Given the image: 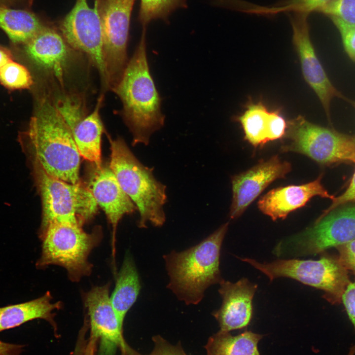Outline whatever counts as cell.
I'll use <instances>...</instances> for the list:
<instances>
[{
    "label": "cell",
    "instance_id": "obj_1",
    "mask_svg": "<svg viewBox=\"0 0 355 355\" xmlns=\"http://www.w3.org/2000/svg\"><path fill=\"white\" fill-rule=\"evenodd\" d=\"M21 142L23 149L36 159L49 175L69 183L81 182V156L72 133L54 102L42 99L32 117Z\"/></svg>",
    "mask_w": 355,
    "mask_h": 355
},
{
    "label": "cell",
    "instance_id": "obj_2",
    "mask_svg": "<svg viewBox=\"0 0 355 355\" xmlns=\"http://www.w3.org/2000/svg\"><path fill=\"white\" fill-rule=\"evenodd\" d=\"M112 91L122 103V116L133 134V144H148L151 135L163 126L165 116L149 69L146 33H142L132 57Z\"/></svg>",
    "mask_w": 355,
    "mask_h": 355
},
{
    "label": "cell",
    "instance_id": "obj_3",
    "mask_svg": "<svg viewBox=\"0 0 355 355\" xmlns=\"http://www.w3.org/2000/svg\"><path fill=\"white\" fill-rule=\"evenodd\" d=\"M228 226L226 222L197 245L163 256L169 277L167 287L186 304H198L209 287L223 280L219 259Z\"/></svg>",
    "mask_w": 355,
    "mask_h": 355
},
{
    "label": "cell",
    "instance_id": "obj_4",
    "mask_svg": "<svg viewBox=\"0 0 355 355\" xmlns=\"http://www.w3.org/2000/svg\"><path fill=\"white\" fill-rule=\"evenodd\" d=\"M109 167L139 211L138 227L146 228L148 222L156 227L162 226L166 221V186L156 179L152 169L139 161L122 139H109Z\"/></svg>",
    "mask_w": 355,
    "mask_h": 355
},
{
    "label": "cell",
    "instance_id": "obj_5",
    "mask_svg": "<svg viewBox=\"0 0 355 355\" xmlns=\"http://www.w3.org/2000/svg\"><path fill=\"white\" fill-rule=\"evenodd\" d=\"M31 160L42 207L39 237L50 224L82 226L94 217L98 204L87 185L81 182L73 184L57 178L47 173L36 159Z\"/></svg>",
    "mask_w": 355,
    "mask_h": 355
},
{
    "label": "cell",
    "instance_id": "obj_6",
    "mask_svg": "<svg viewBox=\"0 0 355 355\" xmlns=\"http://www.w3.org/2000/svg\"><path fill=\"white\" fill-rule=\"evenodd\" d=\"M39 238L42 249L36 267L62 266L70 280L75 282L91 274L92 265L88 256L101 241L102 232L99 227L88 233L80 225L54 223L50 224Z\"/></svg>",
    "mask_w": 355,
    "mask_h": 355
},
{
    "label": "cell",
    "instance_id": "obj_7",
    "mask_svg": "<svg viewBox=\"0 0 355 355\" xmlns=\"http://www.w3.org/2000/svg\"><path fill=\"white\" fill-rule=\"evenodd\" d=\"M264 274L270 281L284 277L324 292L323 297L332 304L341 301L342 295L350 282L348 271L338 257L322 254L318 260L279 259L260 263L253 259L240 258Z\"/></svg>",
    "mask_w": 355,
    "mask_h": 355
},
{
    "label": "cell",
    "instance_id": "obj_8",
    "mask_svg": "<svg viewBox=\"0 0 355 355\" xmlns=\"http://www.w3.org/2000/svg\"><path fill=\"white\" fill-rule=\"evenodd\" d=\"M355 239V203L322 214L302 232L281 241L273 253L278 257L317 254Z\"/></svg>",
    "mask_w": 355,
    "mask_h": 355
},
{
    "label": "cell",
    "instance_id": "obj_9",
    "mask_svg": "<svg viewBox=\"0 0 355 355\" xmlns=\"http://www.w3.org/2000/svg\"><path fill=\"white\" fill-rule=\"evenodd\" d=\"M284 137L282 152L300 153L323 165L355 164L354 137L313 124L301 116L288 123Z\"/></svg>",
    "mask_w": 355,
    "mask_h": 355
},
{
    "label": "cell",
    "instance_id": "obj_10",
    "mask_svg": "<svg viewBox=\"0 0 355 355\" xmlns=\"http://www.w3.org/2000/svg\"><path fill=\"white\" fill-rule=\"evenodd\" d=\"M103 40L108 89L119 82L128 64L127 47L130 20L136 0H96Z\"/></svg>",
    "mask_w": 355,
    "mask_h": 355
},
{
    "label": "cell",
    "instance_id": "obj_11",
    "mask_svg": "<svg viewBox=\"0 0 355 355\" xmlns=\"http://www.w3.org/2000/svg\"><path fill=\"white\" fill-rule=\"evenodd\" d=\"M59 30L67 44L88 57L98 70L104 87L108 89L97 1L91 8L87 0H76L71 11L60 22Z\"/></svg>",
    "mask_w": 355,
    "mask_h": 355
},
{
    "label": "cell",
    "instance_id": "obj_12",
    "mask_svg": "<svg viewBox=\"0 0 355 355\" xmlns=\"http://www.w3.org/2000/svg\"><path fill=\"white\" fill-rule=\"evenodd\" d=\"M307 14L297 13L292 21L293 43L299 57L303 75L318 97L329 120L330 106L335 97L345 99L330 81L311 41Z\"/></svg>",
    "mask_w": 355,
    "mask_h": 355
},
{
    "label": "cell",
    "instance_id": "obj_13",
    "mask_svg": "<svg viewBox=\"0 0 355 355\" xmlns=\"http://www.w3.org/2000/svg\"><path fill=\"white\" fill-rule=\"evenodd\" d=\"M291 170L290 163L275 155L233 176L230 217L235 219L241 216L269 185L278 179L285 178Z\"/></svg>",
    "mask_w": 355,
    "mask_h": 355
},
{
    "label": "cell",
    "instance_id": "obj_14",
    "mask_svg": "<svg viewBox=\"0 0 355 355\" xmlns=\"http://www.w3.org/2000/svg\"><path fill=\"white\" fill-rule=\"evenodd\" d=\"M94 166L89 174L87 186L112 226L114 254L118 223L125 214L133 213L137 208L121 188L109 166Z\"/></svg>",
    "mask_w": 355,
    "mask_h": 355
},
{
    "label": "cell",
    "instance_id": "obj_15",
    "mask_svg": "<svg viewBox=\"0 0 355 355\" xmlns=\"http://www.w3.org/2000/svg\"><path fill=\"white\" fill-rule=\"evenodd\" d=\"M219 285L222 304L213 313L219 331L230 332L245 328L252 318V301L257 285L245 278L234 283L223 280Z\"/></svg>",
    "mask_w": 355,
    "mask_h": 355
},
{
    "label": "cell",
    "instance_id": "obj_16",
    "mask_svg": "<svg viewBox=\"0 0 355 355\" xmlns=\"http://www.w3.org/2000/svg\"><path fill=\"white\" fill-rule=\"evenodd\" d=\"M110 283L92 287L84 296L90 324V335L100 339L102 344L123 348L127 342L110 300Z\"/></svg>",
    "mask_w": 355,
    "mask_h": 355
},
{
    "label": "cell",
    "instance_id": "obj_17",
    "mask_svg": "<svg viewBox=\"0 0 355 355\" xmlns=\"http://www.w3.org/2000/svg\"><path fill=\"white\" fill-rule=\"evenodd\" d=\"M322 176L300 185L280 187L269 191L259 200L257 206L264 214L275 221L284 219L292 212L304 206L312 198L320 196L333 200L335 197L321 182Z\"/></svg>",
    "mask_w": 355,
    "mask_h": 355
},
{
    "label": "cell",
    "instance_id": "obj_18",
    "mask_svg": "<svg viewBox=\"0 0 355 355\" xmlns=\"http://www.w3.org/2000/svg\"><path fill=\"white\" fill-rule=\"evenodd\" d=\"M25 51L36 65L63 83L69 51L67 42L58 32L46 25L26 43Z\"/></svg>",
    "mask_w": 355,
    "mask_h": 355
},
{
    "label": "cell",
    "instance_id": "obj_19",
    "mask_svg": "<svg viewBox=\"0 0 355 355\" xmlns=\"http://www.w3.org/2000/svg\"><path fill=\"white\" fill-rule=\"evenodd\" d=\"M60 301L52 302L51 293L23 303L0 307V332L19 326L36 319H43L55 327L56 310L62 307Z\"/></svg>",
    "mask_w": 355,
    "mask_h": 355
},
{
    "label": "cell",
    "instance_id": "obj_20",
    "mask_svg": "<svg viewBox=\"0 0 355 355\" xmlns=\"http://www.w3.org/2000/svg\"><path fill=\"white\" fill-rule=\"evenodd\" d=\"M103 97L98 99L96 107L70 130L81 157L94 163L97 167L102 165L101 159V137L103 125L100 109Z\"/></svg>",
    "mask_w": 355,
    "mask_h": 355
},
{
    "label": "cell",
    "instance_id": "obj_21",
    "mask_svg": "<svg viewBox=\"0 0 355 355\" xmlns=\"http://www.w3.org/2000/svg\"><path fill=\"white\" fill-rule=\"evenodd\" d=\"M140 289L139 276L134 261L131 256L127 255L110 296L111 304L122 327L125 317L136 301Z\"/></svg>",
    "mask_w": 355,
    "mask_h": 355
},
{
    "label": "cell",
    "instance_id": "obj_22",
    "mask_svg": "<svg viewBox=\"0 0 355 355\" xmlns=\"http://www.w3.org/2000/svg\"><path fill=\"white\" fill-rule=\"evenodd\" d=\"M46 25L30 11L0 5V28L15 43H27Z\"/></svg>",
    "mask_w": 355,
    "mask_h": 355
},
{
    "label": "cell",
    "instance_id": "obj_23",
    "mask_svg": "<svg viewBox=\"0 0 355 355\" xmlns=\"http://www.w3.org/2000/svg\"><path fill=\"white\" fill-rule=\"evenodd\" d=\"M262 335L245 331L237 335L218 331L205 346L207 355H260L258 344Z\"/></svg>",
    "mask_w": 355,
    "mask_h": 355
},
{
    "label": "cell",
    "instance_id": "obj_24",
    "mask_svg": "<svg viewBox=\"0 0 355 355\" xmlns=\"http://www.w3.org/2000/svg\"><path fill=\"white\" fill-rule=\"evenodd\" d=\"M269 112L261 103H251L236 119L243 129L245 139L254 147L268 142L267 123Z\"/></svg>",
    "mask_w": 355,
    "mask_h": 355
},
{
    "label": "cell",
    "instance_id": "obj_25",
    "mask_svg": "<svg viewBox=\"0 0 355 355\" xmlns=\"http://www.w3.org/2000/svg\"><path fill=\"white\" fill-rule=\"evenodd\" d=\"M186 7V0H140L138 15L142 31H146L147 25L152 20H167L170 14L178 8Z\"/></svg>",
    "mask_w": 355,
    "mask_h": 355
},
{
    "label": "cell",
    "instance_id": "obj_26",
    "mask_svg": "<svg viewBox=\"0 0 355 355\" xmlns=\"http://www.w3.org/2000/svg\"><path fill=\"white\" fill-rule=\"evenodd\" d=\"M54 103L70 130L87 116L84 102L78 95H64L59 97Z\"/></svg>",
    "mask_w": 355,
    "mask_h": 355
},
{
    "label": "cell",
    "instance_id": "obj_27",
    "mask_svg": "<svg viewBox=\"0 0 355 355\" xmlns=\"http://www.w3.org/2000/svg\"><path fill=\"white\" fill-rule=\"evenodd\" d=\"M0 82L11 89H24L30 87L33 80L24 66L11 60L0 69Z\"/></svg>",
    "mask_w": 355,
    "mask_h": 355
},
{
    "label": "cell",
    "instance_id": "obj_28",
    "mask_svg": "<svg viewBox=\"0 0 355 355\" xmlns=\"http://www.w3.org/2000/svg\"><path fill=\"white\" fill-rule=\"evenodd\" d=\"M317 11L355 25V0H331Z\"/></svg>",
    "mask_w": 355,
    "mask_h": 355
},
{
    "label": "cell",
    "instance_id": "obj_29",
    "mask_svg": "<svg viewBox=\"0 0 355 355\" xmlns=\"http://www.w3.org/2000/svg\"><path fill=\"white\" fill-rule=\"evenodd\" d=\"M152 341L154 343L153 350L149 354L145 355H187L180 343L173 345L160 335L153 336ZM120 350L125 355H143L132 349L127 343Z\"/></svg>",
    "mask_w": 355,
    "mask_h": 355
},
{
    "label": "cell",
    "instance_id": "obj_30",
    "mask_svg": "<svg viewBox=\"0 0 355 355\" xmlns=\"http://www.w3.org/2000/svg\"><path fill=\"white\" fill-rule=\"evenodd\" d=\"M331 0H288L273 7L274 12L292 11L299 14H308L318 11Z\"/></svg>",
    "mask_w": 355,
    "mask_h": 355
},
{
    "label": "cell",
    "instance_id": "obj_31",
    "mask_svg": "<svg viewBox=\"0 0 355 355\" xmlns=\"http://www.w3.org/2000/svg\"><path fill=\"white\" fill-rule=\"evenodd\" d=\"M330 18L341 35L345 52L350 59L355 62V25L336 17Z\"/></svg>",
    "mask_w": 355,
    "mask_h": 355
},
{
    "label": "cell",
    "instance_id": "obj_32",
    "mask_svg": "<svg viewBox=\"0 0 355 355\" xmlns=\"http://www.w3.org/2000/svg\"><path fill=\"white\" fill-rule=\"evenodd\" d=\"M286 128V123L278 111L269 112L267 123V138L269 142L283 138Z\"/></svg>",
    "mask_w": 355,
    "mask_h": 355
},
{
    "label": "cell",
    "instance_id": "obj_33",
    "mask_svg": "<svg viewBox=\"0 0 355 355\" xmlns=\"http://www.w3.org/2000/svg\"><path fill=\"white\" fill-rule=\"evenodd\" d=\"M340 262L355 276V239L337 247Z\"/></svg>",
    "mask_w": 355,
    "mask_h": 355
},
{
    "label": "cell",
    "instance_id": "obj_34",
    "mask_svg": "<svg viewBox=\"0 0 355 355\" xmlns=\"http://www.w3.org/2000/svg\"><path fill=\"white\" fill-rule=\"evenodd\" d=\"M341 301L355 330V280L350 282L346 287L342 295Z\"/></svg>",
    "mask_w": 355,
    "mask_h": 355
},
{
    "label": "cell",
    "instance_id": "obj_35",
    "mask_svg": "<svg viewBox=\"0 0 355 355\" xmlns=\"http://www.w3.org/2000/svg\"><path fill=\"white\" fill-rule=\"evenodd\" d=\"M332 201V202L330 206L323 211L322 213H326L345 204L355 203V170L346 191L340 196L335 197Z\"/></svg>",
    "mask_w": 355,
    "mask_h": 355
},
{
    "label": "cell",
    "instance_id": "obj_36",
    "mask_svg": "<svg viewBox=\"0 0 355 355\" xmlns=\"http://www.w3.org/2000/svg\"><path fill=\"white\" fill-rule=\"evenodd\" d=\"M23 348V345L6 343L0 340V355H20Z\"/></svg>",
    "mask_w": 355,
    "mask_h": 355
},
{
    "label": "cell",
    "instance_id": "obj_37",
    "mask_svg": "<svg viewBox=\"0 0 355 355\" xmlns=\"http://www.w3.org/2000/svg\"><path fill=\"white\" fill-rule=\"evenodd\" d=\"M98 340V338L90 335L81 355H95Z\"/></svg>",
    "mask_w": 355,
    "mask_h": 355
},
{
    "label": "cell",
    "instance_id": "obj_38",
    "mask_svg": "<svg viewBox=\"0 0 355 355\" xmlns=\"http://www.w3.org/2000/svg\"><path fill=\"white\" fill-rule=\"evenodd\" d=\"M12 60L11 54L6 49L0 46V69Z\"/></svg>",
    "mask_w": 355,
    "mask_h": 355
},
{
    "label": "cell",
    "instance_id": "obj_39",
    "mask_svg": "<svg viewBox=\"0 0 355 355\" xmlns=\"http://www.w3.org/2000/svg\"><path fill=\"white\" fill-rule=\"evenodd\" d=\"M348 101H349V103H350L351 104V105L353 106V107L355 108V101H351V100H348ZM354 139H355V136L354 137Z\"/></svg>",
    "mask_w": 355,
    "mask_h": 355
},
{
    "label": "cell",
    "instance_id": "obj_40",
    "mask_svg": "<svg viewBox=\"0 0 355 355\" xmlns=\"http://www.w3.org/2000/svg\"><path fill=\"white\" fill-rule=\"evenodd\" d=\"M121 355H125V354L123 352H121Z\"/></svg>",
    "mask_w": 355,
    "mask_h": 355
}]
</instances>
